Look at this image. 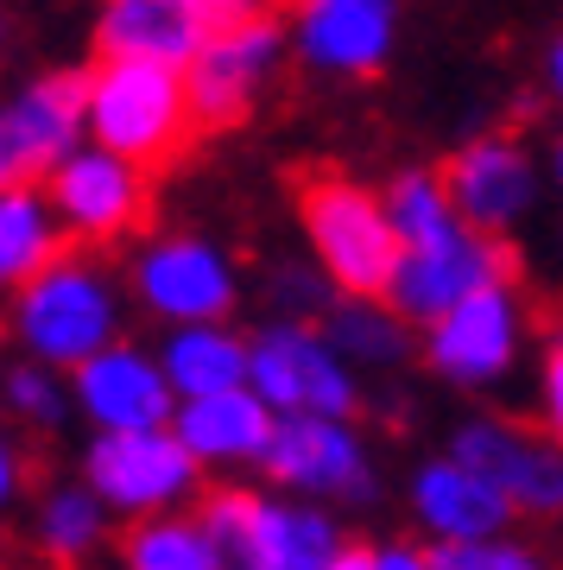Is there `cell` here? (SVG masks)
I'll return each mask as SVG.
<instances>
[{
	"instance_id": "cell-1",
	"label": "cell",
	"mask_w": 563,
	"mask_h": 570,
	"mask_svg": "<svg viewBox=\"0 0 563 570\" xmlns=\"http://www.w3.org/2000/svg\"><path fill=\"white\" fill-rule=\"evenodd\" d=\"M121 279L89 254H70V247L13 292V336H20L26 362L51 367V374L82 367L108 343H121Z\"/></svg>"
},
{
	"instance_id": "cell-2",
	"label": "cell",
	"mask_w": 563,
	"mask_h": 570,
	"mask_svg": "<svg viewBox=\"0 0 563 570\" xmlns=\"http://www.w3.org/2000/svg\"><path fill=\"white\" fill-rule=\"evenodd\" d=\"M82 134L89 146L127 159L134 171H159L197 140L184 77L165 63H134V58H101L82 70Z\"/></svg>"
},
{
	"instance_id": "cell-3",
	"label": "cell",
	"mask_w": 563,
	"mask_h": 570,
	"mask_svg": "<svg viewBox=\"0 0 563 570\" xmlns=\"http://www.w3.org/2000/svg\"><path fill=\"white\" fill-rule=\"evenodd\" d=\"M298 216L323 285L343 292V298H381L386 279H393V261H399L381 197L367 184L343 178V171H310L298 184Z\"/></svg>"
},
{
	"instance_id": "cell-4",
	"label": "cell",
	"mask_w": 563,
	"mask_h": 570,
	"mask_svg": "<svg viewBox=\"0 0 563 570\" xmlns=\"http://www.w3.org/2000/svg\"><path fill=\"white\" fill-rule=\"evenodd\" d=\"M247 393L273 419H355V367L323 343L317 324H266L247 343Z\"/></svg>"
},
{
	"instance_id": "cell-5",
	"label": "cell",
	"mask_w": 563,
	"mask_h": 570,
	"mask_svg": "<svg viewBox=\"0 0 563 570\" xmlns=\"http://www.w3.org/2000/svg\"><path fill=\"white\" fill-rule=\"evenodd\" d=\"M285 51V32L273 13H241V20H221L209 32L197 58L184 63V102H190V121L197 134H221V127H241L260 102V89L273 82Z\"/></svg>"
},
{
	"instance_id": "cell-6",
	"label": "cell",
	"mask_w": 563,
	"mask_h": 570,
	"mask_svg": "<svg viewBox=\"0 0 563 570\" xmlns=\"http://www.w3.org/2000/svg\"><path fill=\"white\" fill-rule=\"evenodd\" d=\"M134 298L159 324H228V311L241 305V273L228 261V247L209 235H159L134 254Z\"/></svg>"
},
{
	"instance_id": "cell-7",
	"label": "cell",
	"mask_w": 563,
	"mask_h": 570,
	"mask_svg": "<svg viewBox=\"0 0 563 570\" xmlns=\"http://www.w3.org/2000/svg\"><path fill=\"white\" fill-rule=\"evenodd\" d=\"M82 489L108 513L152 520V513H178L197 494V463L178 450L171 431H101L82 450Z\"/></svg>"
},
{
	"instance_id": "cell-8",
	"label": "cell",
	"mask_w": 563,
	"mask_h": 570,
	"mask_svg": "<svg viewBox=\"0 0 563 570\" xmlns=\"http://www.w3.org/2000/svg\"><path fill=\"white\" fill-rule=\"evenodd\" d=\"M424 362L437 367L450 387L463 393H487L501 387L506 374L525 355V298L506 285H482L468 292L463 305H450L437 324H424Z\"/></svg>"
},
{
	"instance_id": "cell-9",
	"label": "cell",
	"mask_w": 563,
	"mask_h": 570,
	"mask_svg": "<svg viewBox=\"0 0 563 570\" xmlns=\"http://www.w3.org/2000/svg\"><path fill=\"white\" fill-rule=\"evenodd\" d=\"M506 279H513V254H506L501 242H487L475 228H450L443 242L399 247L381 305L393 311L399 324H437L443 311L463 305L468 292L506 285Z\"/></svg>"
},
{
	"instance_id": "cell-10",
	"label": "cell",
	"mask_w": 563,
	"mask_h": 570,
	"mask_svg": "<svg viewBox=\"0 0 563 570\" xmlns=\"http://www.w3.org/2000/svg\"><path fill=\"white\" fill-rule=\"evenodd\" d=\"M45 209L58 216L63 235L77 242H121L146 223L152 209V184L146 171H134L127 159L101 153V146H70L51 171H45Z\"/></svg>"
},
{
	"instance_id": "cell-11",
	"label": "cell",
	"mask_w": 563,
	"mask_h": 570,
	"mask_svg": "<svg viewBox=\"0 0 563 570\" xmlns=\"http://www.w3.org/2000/svg\"><path fill=\"white\" fill-rule=\"evenodd\" d=\"M260 469L292 489V501H367L374 494V456L355 419H273Z\"/></svg>"
},
{
	"instance_id": "cell-12",
	"label": "cell",
	"mask_w": 563,
	"mask_h": 570,
	"mask_svg": "<svg viewBox=\"0 0 563 570\" xmlns=\"http://www.w3.org/2000/svg\"><path fill=\"white\" fill-rule=\"evenodd\" d=\"M443 456H456L463 469H475L487 489L506 494L513 513L551 520L563 508V456L557 444H544L539 431L513 425V419H468Z\"/></svg>"
},
{
	"instance_id": "cell-13",
	"label": "cell",
	"mask_w": 563,
	"mask_h": 570,
	"mask_svg": "<svg viewBox=\"0 0 563 570\" xmlns=\"http://www.w3.org/2000/svg\"><path fill=\"white\" fill-rule=\"evenodd\" d=\"M443 178V197L456 209V223L487 235V242H501L506 228H520L539 204V165L525 153L520 140H506V134H487V140H468Z\"/></svg>"
},
{
	"instance_id": "cell-14",
	"label": "cell",
	"mask_w": 563,
	"mask_h": 570,
	"mask_svg": "<svg viewBox=\"0 0 563 570\" xmlns=\"http://www.w3.org/2000/svg\"><path fill=\"white\" fill-rule=\"evenodd\" d=\"M82 146V70H51L0 108V190L32 184Z\"/></svg>"
},
{
	"instance_id": "cell-15",
	"label": "cell",
	"mask_w": 563,
	"mask_h": 570,
	"mask_svg": "<svg viewBox=\"0 0 563 570\" xmlns=\"http://www.w3.org/2000/svg\"><path fill=\"white\" fill-rule=\"evenodd\" d=\"M70 406L101 431H165L171 419V387H165L159 362L140 343H108L101 355H89L82 367H70Z\"/></svg>"
},
{
	"instance_id": "cell-16",
	"label": "cell",
	"mask_w": 563,
	"mask_h": 570,
	"mask_svg": "<svg viewBox=\"0 0 563 570\" xmlns=\"http://www.w3.org/2000/svg\"><path fill=\"white\" fill-rule=\"evenodd\" d=\"M228 13H221L216 0H101L96 51L101 58H134V63L184 70L209 45V32Z\"/></svg>"
},
{
	"instance_id": "cell-17",
	"label": "cell",
	"mask_w": 563,
	"mask_h": 570,
	"mask_svg": "<svg viewBox=\"0 0 563 570\" xmlns=\"http://www.w3.org/2000/svg\"><path fill=\"white\" fill-rule=\"evenodd\" d=\"M298 7V58L329 77H374L393 58L399 7L393 0H292Z\"/></svg>"
},
{
	"instance_id": "cell-18",
	"label": "cell",
	"mask_w": 563,
	"mask_h": 570,
	"mask_svg": "<svg viewBox=\"0 0 563 570\" xmlns=\"http://www.w3.org/2000/svg\"><path fill=\"white\" fill-rule=\"evenodd\" d=\"M412 520H418L437 546H482V539H506V527L520 513L506 508L501 489H487L475 469L456 456H431L412 475Z\"/></svg>"
},
{
	"instance_id": "cell-19",
	"label": "cell",
	"mask_w": 563,
	"mask_h": 570,
	"mask_svg": "<svg viewBox=\"0 0 563 570\" xmlns=\"http://www.w3.org/2000/svg\"><path fill=\"white\" fill-rule=\"evenodd\" d=\"M165 431L178 438V450L197 469H241V463H260L266 438H273V412L247 387H228V393H209V400H178Z\"/></svg>"
},
{
	"instance_id": "cell-20",
	"label": "cell",
	"mask_w": 563,
	"mask_h": 570,
	"mask_svg": "<svg viewBox=\"0 0 563 570\" xmlns=\"http://www.w3.org/2000/svg\"><path fill=\"white\" fill-rule=\"evenodd\" d=\"M343 546V532L310 501H266L254 508L247 532L228 551V570H323Z\"/></svg>"
},
{
	"instance_id": "cell-21",
	"label": "cell",
	"mask_w": 563,
	"mask_h": 570,
	"mask_svg": "<svg viewBox=\"0 0 563 570\" xmlns=\"http://www.w3.org/2000/svg\"><path fill=\"white\" fill-rule=\"evenodd\" d=\"M159 374L171 400H209V393L247 387V336L228 324H184L159 343Z\"/></svg>"
},
{
	"instance_id": "cell-22",
	"label": "cell",
	"mask_w": 563,
	"mask_h": 570,
	"mask_svg": "<svg viewBox=\"0 0 563 570\" xmlns=\"http://www.w3.org/2000/svg\"><path fill=\"white\" fill-rule=\"evenodd\" d=\"M58 254H63V228L45 209V197L32 184H7L0 190V292H20Z\"/></svg>"
},
{
	"instance_id": "cell-23",
	"label": "cell",
	"mask_w": 563,
	"mask_h": 570,
	"mask_svg": "<svg viewBox=\"0 0 563 570\" xmlns=\"http://www.w3.org/2000/svg\"><path fill=\"white\" fill-rule=\"evenodd\" d=\"M323 343L348 367H399L412 355V330L381 298H329L323 311Z\"/></svg>"
},
{
	"instance_id": "cell-24",
	"label": "cell",
	"mask_w": 563,
	"mask_h": 570,
	"mask_svg": "<svg viewBox=\"0 0 563 570\" xmlns=\"http://www.w3.org/2000/svg\"><path fill=\"white\" fill-rule=\"evenodd\" d=\"M121 558H127V570H228V558L216 551V539H209L190 513L134 520Z\"/></svg>"
},
{
	"instance_id": "cell-25",
	"label": "cell",
	"mask_w": 563,
	"mask_h": 570,
	"mask_svg": "<svg viewBox=\"0 0 563 570\" xmlns=\"http://www.w3.org/2000/svg\"><path fill=\"white\" fill-rule=\"evenodd\" d=\"M32 532H39L45 558H58V564H82V558H96V546L108 539V508H101L82 482H63V489H51L39 501Z\"/></svg>"
},
{
	"instance_id": "cell-26",
	"label": "cell",
	"mask_w": 563,
	"mask_h": 570,
	"mask_svg": "<svg viewBox=\"0 0 563 570\" xmlns=\"http://www.w3.org/2000/svg\"><path fill=\"white\" fill-rule=\"evenodd\" d=\"M386 228H393V242L399 247H424V242H443L456 223V209H450V197H443V178L437 171H399V178L386 184Z\"/></svg>"
},
{
	"instance_id": "cell-27",
	"label": "cell",
	"mask_w": 563,
	"mask_h": 570,
	"mask_svg": "<svg viewBox=\"0 0 563 570\" xmlns=\"http://www.w3.org/2000/svg\"><path fill=\"white\" fill-rule=\"evenodd\" d=\"M0 400L20 412L26 425H58L63 412H70V393H63V381L51 374V367L39 362H20L7 381H0Z\"/></svg>"
},
{
	"instance_id": "cell-28",
	"label": "cell",
	"mask_w": 563,
	"mask_h": 570,
	"mask_svg": "<svg viewBox=\"0 0 563 570\" xmlns=\"http://www.w3.org/2000/svg\"><path fill=\"white\" fill-rule=\"evenodd\" d=\"M437 570H551L532 546L520 539H482V546H437L431 551Z\"/></svg>"
},
{
	"instance_id": "cell-29",
	"label": "cell",
	"mask_w": 563,
	"mask_h": 570,
	"mask_svg": "<svg viewBox=\"0 0 563 570\" xmlns=\"http://www.w3.org/2000/svg\"><path fill=\"white\" fill-rule=\"evenodd\" d=\"M254 508H260V494H254V489H216L197 513H190V520H197V527L216 539V551L228 558V551H235V539L247 532V520H254Z\"/></svg>"
},
{
	"instance_id": "cell-30",
	"label": "cell",
	"mask_w": 563,
	"mask_h": 570,
	"mask_svg": "<svg viewBox=\"0 0 563 570\" xmlns=\"http://www.w3.org/2000/svg\"><path fill=\"white\" fill-rule=\"evenodd\" d=\"M273 298H279L285 324H310L317 311H329V285L317 266H279L273 273Z\"/></svg>"
},
{
	"instance_id": "cell-31",
	"label": "cell",
	"mask_w": 563,
	"mask_h": 570,
	"mask_svg": "<svg viewBox=\"0 0 563 570\" xmlns=\"http://www.w3.org/2000/svg\"><path fill=\"white\" fill-rule=\"evenodd\" d=\"M539 412H544V425L557 431V419H563V348L557 343L544 348V362H539Z\"/></svg>"
},
{
	"instance_id": "cell-32",
	"label": "cell",
	"mask_w": 563,
	"mask_h": 570,
	"mask_svg": "<svg viewBox=\"0 0 563 570\" xmlns=\"http://www.w3.org/2000/svg\"><path fill=\"white\" fill-rule=\"evenodd\" d=\"M20 489H26V456H20V444L0 431V513L20 501Z\"/></svg>"
},
{
	"instance_id": "cell-33",
	"label": "cell",
	"mask_w": 563,
	"mask_h": 570,
	"mask_svg": "<svg viewBox=\"0 0 563 570\" xmlns=\"http://www.w3.org/2000/svg\"><path fill=\"white\" fill-rule=\"evenodd\" d=\"M374 570H437V564H431V546H381Z\"/></svg>"
},
{
	"instance_id": "cell-34",
	"label": "cell",
	"mask_w": 563,
	"mask_h": 570,
	"mask_svg": "<svg viewBox=\"0 0 563 570\" xmlns=\"http://www.w3.org/2000/svg\"><path fill=\"white\" fill-rule=\"evenodd\" d=\"M323 570H374V546H336V558Z\"/></svg>"
},
{
	"instance_id": "cell-35",
	"label": "cell",
	"mask_w": 563,
	"mask_h": 570,
	"mask_svg": "<svg viewBox=\"0 0 563 570\" xmlns=\"http://www.w3.org/2000/svg\"><path fill=\"white\" fill-rule=\"evenodd\" d=\"M539 70H544V82H551V89H557V82H563V39H557V32H551V45H544Z\"/></svg>"
},
{
	"instance_id": "cell-36",
	"label": "cell",
	"mask_w": 563,
	"mask_h": 570,
	"mask_svg": "<svg viewBox=\"0 0 563 570\" xmlns=\"http://www.w3.org/2000/svg\"><path fill=\"white\" fill-rule=\"evenodd\" d=\"M228 20H241V13H273V7H292V0H216Z\"/></svg>"
},
{
	"instance_id": "cell-37",
	"label": "cell",
	"mask_w": 563,
	"mask_h": 570,
	"mask_svg": "<svg viewBox=\"0 0 563 570\" xmlns=\"http://www.w3.org/2000/svg\"><path fill=\"white\" fill-rule=\"evenodd\" d=\"M0 45H7V26H0Z\"/></svg>"
}]
</instances>
